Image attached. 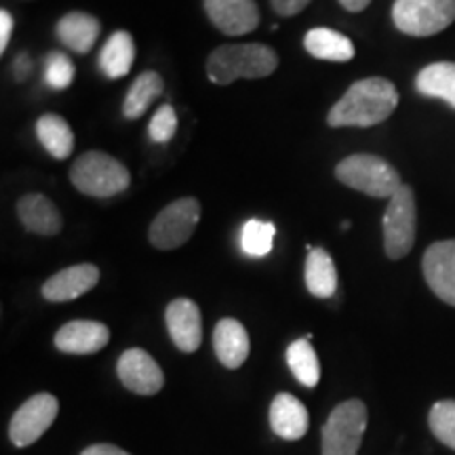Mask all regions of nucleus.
Returning <instances> with one entry per match:
<instances>
[{"label":"nucleus","mask_w":455,"mask_h":455,"mask_svg":"<svg viewBox=\"0 0 455 455\" xmlns=\"http://www.w3.org/2000/svg\"><path fill=\"white\" fill-rule=\"evenodd\" d=\"M398 106L396 87L379 76L363 78L341 95L329 110L327 123L331 127H373L384 123Z\"/></svg>","instance_id":"1"},{"label":"nucleus","mask_w":455,"mask_h":455,"mask_svg":"<svg viewBox=\"0 0 455 455\" xmlns=\"http://www.w3.org/2000/svg\"><path fill=\"white\" fill-rule=\"evenodd\" d=\"M278 66V55L259 43L224 44L207 60L209 81L215 84H232L238 78L270 76Z\"/></svg>","instance_id":"2"},{"label":"nucleus","mask_w":455,"mask_h":455,"mask_svg":"<svg viewBox=\"0 0 455 455\" xmlns=\"http://www.w3.org/2000/svg\"><path fill=\"white\" fill-rule=\"evenodd\" d=\"M70 181L83 195L106 198L127 190L131 175L129 169L114 156L104 152H87L74 163Z\"/></svg>","instance_id":"3"},{"label":"nucleus","mask_w":455,"mask_h":455,"mask_svg":"<svg viewBox=\"0 0 455 455\" xmlns=\"http://www.w3.org/2000/svg\"><path fill=\"white\" fill-rule=\"evenodd\" d=\"M335 178L344 186L373 198H392L403 186L398 171L384 158L373 155H352L344 158L335 167Z\"/></svg>","instance_id":"4"},{"label":"nucleus","mask_w":455,"mask_h":455,"mask_svg":"<svg viewBox=\"0 0 455 455\" xmlns=\"http://www.w3.org/2000/svg\"><path fill=\"white\" fill-rule=\"evenodd\" d=\"M365 430V403L358 398L339 403L323 426V455H358Z\"/></svg>","instance_id":"5"},{"label":"nucleus","mask_w":455,"mask_h":455,"mask_svg":"<svg viewBox=\"0 0 455 455\" xmlns=\"http://www.w3.org/2000/svg\"><path fill=\"white\" fill-rule=\"evenodd\" d=\"M392 21L409 36H435L455 21V0H396Z\"/></svg>","instance_id":"6"},{"label":"nucleus","mask_w":455,"mask_h":455,"mask_svg":"<svg viewBox=\"0 0 455 455\" xmlns=\"http://www.w3.org/2000/svg\"><path fill=\"white\" fill-rule=\"evenodd\" d=\"M198 220H201V204L196 198H180L167 204L152 221L148 238L161 251H171L190 241L195 235Z\"/></svg>","instance_id":"7"},{"label":"nucleus","mask_w":455,"mask_h":455,"mask_svg":"<svg viewBox=\"0 0 455 455\" xmlns=\"http://www.w3.org/2000/svg\"><path fill=\"white\" fill-rule=\"evenodd\" d=\"M415 196L409 186H401L390 198L384 213V249L390 259H401L411 251L415 243Z\"/></svg>","instance_id":"8"},{"label":"nucleus","mask_w":455,"mask_h":455,"mask_svg":"<svg viewBox=\"0 0 455 455\" xmlns=\"http://www.w3.org/2000/svg\"><path fill=\"white\" fill-rule=\"evenodd\" d=\"M60 413V401L53 395L41 392L17 409L9 424V439L15 447H28L36 443L51 428Z\"/></svg>","instance_id":"9"},{"label":"nucleus","mask_w":455,"mask_h":455,"mask_svg":"<svg viewBox=\"0 0 455 455\" xmlns=\"http://www.w3.org/2000/svg\"><path fill=\"white\" fill-rule=\"evenodd\" d=\"M116 373L123 386L135 395L152 396L163 390L164 375L158 363L141 348H131L118 358Z\"/></svg>","instance_id":"10"},{"label":"nucleus","mask_w":455,"mask_h":455,"mask_svg":"<svg viewBox=\"0 0 455 455\" xmlns=\"http://www.w3.org/2000/svg\"><path fill=\"white\" fill-rule=\"evenodd\" d=\"M167 331L181 352H196L203 341V318L201 310L192 299L178 298L164 310Z\"/></svg>","instance_id":"11"},{"label":"nucleus","mask_w":455,"mask_h":455,"mask_svg":"<svg viewBox=\"0 0 455 455\" xmlns=\"http://www.w3.org/2000/svg\"><path fill=\"white\" fill-rule=\"evenodd\" d=\"M204 11L213 26L228 36H243L259 24L255 0H204Z\"/></svg>","instance_id":"12"},{"label":"nucleus","mask_w":455,"mask_h":455,"mask_svg":"<svg viewBox=\"0 0 455 455\" xmlns=\"http://www.w3.org/2000/svg\"><path fill=\"white\" fill-rule=\"evenodd\" d=\"M424 276L432 291L455 306V241L430 244L424 253Z\"/></svg>","instance_id":"13"},{"label":"nucleus","mask_w":455,"mask_h":455,"mask_svg":"<svg viewBox=\"0 0 455 455\" xmlns=\"http://www.w3.org/2000/svg\"><path fill=\"white\" fill-rule=\"evenodd\" d=\"M110 341V329L98 321H72L66 323L55 333V346L66 355H93L106 348Z\"/></svg>","instance_id":"14"},{"label":"nucleus","mask_w":455,"mask_h":455,"mask_svg":"<svg viewBox=\"0 0 455 455\" xmlns=\"http://www.w3.org/2000/svg\"><path fill=\"white\" fill-rule=\"evenodd\" d=\"M100 281V270L93 264H78L57 272L43 284V298L47 301H72L81 298Z\"/></svg>","instance_id":"15"},{"label":"nucleus","mask_w":455,"mask_h":455,"mask_svg":"<svg viewBox=\"0 0 455 455\" xmlns=\"http://www.w3.org/2000/svg\"><path fill=\"white\" fill-rule=\"evenodd\" d=\"M308 409L289 392L275 396L270 405V426L284 441H299L308 432Z\"/></svg>","instance_id":"16"},{"label":"nucleus","mask_w":455,"mask_h":455,"mask_svg":"<svg viewBox=\"0 0 455 455\" xmlns=\"http://www.w3.org/2000/svg\"><path fill=\"white\" fill-rule=\"evenodd\" d=\"M17 218L26 226V230L41 236L60 235L64 220L57 207L43 195H26L17 203Z\"/></svg>","instance_id":"17"},{"label":"nucleus","mask_w":455,"mask_h":455,"mask_svg":"<svg viewBox=\"0 0 455 455\" xmlns=\"http://www.w3.org/2000/svg\"><path fill=\"white\" fill-rule=\"evenodd\" d=\"M213 348L220 363L238 369L249 358V333L236 318H221L213 331Z\"/></svg>","instance_id":"18"},{"label":"nucleus","mask_w":455,"mask_h":455,"mask_svg":"<svg viewBox=\"0 0 455 455\" xmlns=\"http://www.w3.org/2000/svg\"><path fill=\"white\" fill-rule=\"evenodd\" d=\"M100 30V21L93 15L72 11V13L61 17L60 24H57V38L76 53H89L98 41Z\"/></svg>","instance_id":"19"},{"label":"nucleus","mask_w":455,"mask_h":455,"mask_svg":"<svg viewBox=\"0 0 455 455\" xmlns=\"http://www.w3.org/2000/svg\"><path fill=\"white\" fill-rule=\"evenodd\" d=\"M304 47L312 57L325 61H350L355 57V44L350 38L331 28H312L306 34Z\"/></svg>","instance_id":"20"},{"label":"nucleus","mask_w":455,"mask_h":455,"mask_svg":"<svg viewBox=\"0 0 455 455\" xmlns=\"http://www.w3.org/2000/svg\"><path fill=\"white\" fill-rule=\"evenodd\" d=\"M306 287L315 298L329 299L338 289V270L325 249L308 247V259H306Z\"/></svg>","instance_id":"21"},{"label":"nucleus","mask_w":455,"mask_h":455,"mask_svg":"<svg viewBox=\"0 0 455 455\" xmlns=\"http://www.w3.org/2000/svg\"><path fill=\"white\" fill-rule=\"evenodd\" d=\"M135 61V43L129 32H114L100 53V68L108 78H123Z\"/></svg>","instance_id":"22"},{"label":"nucleus","mask_w":455,"mask_h":455,"mask_svg":"<svg viewBox=\"0 0 455 455\" xmlns=\"http://www.w3.org/2000/svg\"><path fill=\"white\" fill-rule=\"evenodd\" d=\"M415 89L424 98H436L447 101L455 108V64L453 61H439L426 66L415 78Z\"/></svg>","instance_id":"23"},{"label":"nucleus","mask_w":455,"mask_h":455,"mask_svg":"<svg viewBox=\"0 0 455 455\" xmlns=\"http://www.w3.org/2000/svg\"><path fill=\"white\" fill-rule=\"evenodd\" d=\"M36 135L53 158L64 161L74 150V133L64 118L57 114H44L36 123Z\"/></svg>","instance_id":"24"},{"label":"nucleus","mask_w":455,"mask_h":455,"mask_svg":"<svg viewBox=\"0 0 455 455\" xmlns=\"http://www.w3.org/2000/svg\"><path fill=\"white\" fill-rule=\"evenodd\" d=\"M161 93H163L161 74L152 70L141 72L140 76L135 78V83L131 84V89L127 91V98H124V104H123L124 118L135 121V118L144 116L152 101H155Z\"/></svg>","instance_id":"25"},{"label":"nucleus","mask_w":455,"mask_h":455,"mask_svg":"<svg viewBox=\"0 0 455 455\" xmlns=\"http://www.w3.org/2000/svg\"><path fill=\"white\" fill-rule=\"evenodd\" d=\"M287 363L295 379L306 388H315L318 379H321V365H318L316 352L312 348L308 338H301L289 346Z\"/></svg>","instance_id":"26"},{"label":"nucleus","mask_w":455,"mask_h":455,"mask_svg":"<svg viewBox=\"0 0 455 455\" xmlns=\"http://www.w3.org/2000/svg\"><path fill=\"white\" fill-rule=\"evenodd\" d=\"M276 228L272 221H261V220H249L243 226L241 244L243 251L251 258H264L272 251V244H275Z\"/></svg>","instance_id":"27"},{"label":"nucleus","mask_w":455,"mask_h":455,"mask_svg":"<svg viewBox=\"0 0 455 455\" xmlns=\"http://www.w3.org/2000/svg\"><path fill=\"white\" fill-rule=\"evenodd\" d=\"M428 426L443 445L455 451V401H439L430 409Z\"/></svg>","instance_id":"28"},{"label":"nucleus","mask_w":455,"mask_h":455,"mask_svg":"<svg viewBox=\"0 0 455 455\" xmlns=\"http://www.w3.org/2000/svg\"><path fill=\"white\" fill-rule=\"evenodd\" d=\"M74 81V64L64 53H49L44 60V83L51 89H66Z\"/></svg>","instance_id":"29"},{"label":"nucleus","mask_w":455,"mask_h":455,"mask_svg":"<svg viewBox=\"0 0 455 455\" xmlns=\"http://www.w3.org/2000/svg\"><path fill=\"white\" fill-rule=\"evenodd\" d=\"M175 131H178V114L169 104H164L158 108L150 124H148V135L156 144H167V141L173 140Z\"/></svg>","instance_id":"30"},{"label":"nucleus","mask_w":455,"mask_h":455,"mask_svg":"<svg viewBox=\"0 0 455 455\" xmlns=\"http://www.w3.org/2000/svg\"><path fill=\"white\" fill-rule=\"evenodd\" d=\"M270 3H272V9H275L278 15L293 17L308 7L312 0H270Z\"/></svg>","instance_id":"31"},{"label":"nucleus","mask_w":455,"mask_h":455,"mask_svg":"<svg viewBox=\"0 0 455 455\" xmlns=\"http://www.w3.org/2000/svg\"><path fill=\"white\" fill-rule=\"evenodd\" d=\"M11 34H13V17L9 11H0V51H7V44L11 41Z\"/></svg>","instance_id":"32"},{"label":"nucleus","mask_w":455,"mask_h":455,"mask_svg":"<svg viewBox=\"0 0 455 455\" xmlns=\"http://www.w3.org/2000/svg\"><path fill=\"white\" fill-rule=\"evenodd\" d=\"M32 72V60L26 53H20L13 61V76L15 81H24Z\"/></svg>","instance_id":"33"},{"label":"nucleus","mask_w":455,"mask_h":455,"mask_svg":"<svg viewBox=\"0 0 455 455\" xmlns=\"http://www.w3.org/2000/svg\"><path fill=\"white\" fill-rule=\"evenodd\" d=\"M81 455H131V453L123 451V449L116 445H110V443H100V445L87 447Z\"/></svg>","instance_id":"34"},{"label":"nucleus","mask_w":455,"mask_h":455,"mask_svg":"<svg viewBox=\"0 0 455 455\" xmlns=\"http://www.w3.org/2000/svg\"><path fill=\"white\" fill-rule=\"evenodd\" d=\"M371 0H339V4L350 13H358V11H365Z\"/></svg>","instance_id":"35"}]
</instances>
